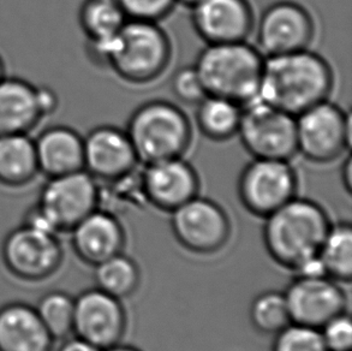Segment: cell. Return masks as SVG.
Segmentation results:
<instances>
[{
  "label": "cell",
  "mask_w": 352,
  "mask_h": 351,
  "mask_svg": "<svg viewBox=\"0 0 352 351\" xmlns=\"http://www.w3.org/2000/svg\"><path fill=\"white\" fill-rule=\"evenodd\" d=\"M331 225L321 204L295 196L265 218L263 243L276 264L295 270L300 264L319 255Z\"/></svg>",
  "instance_id": "cell-3"
},
{
  "label": "cell",
  "mask_w": 352,
  "mask_h": 351,
  "mask_svg": "<svg viewBox=\"0 0 352 351\" xmlns=\"http://www.w3.org/2000/svg\"><path fill=\"white\" fill-rule=\"evenodd\" d=\"M96 288L116 299L133 296L141 284V270L133 259L123 253L94 266Z\"/></svg>",
  "instance_id": "cell-25"
},
{
  "label": "cell",
  "mask_w": 352,
  "mask_h": 351,
  "mask_svg": "<svg viewBox=\"0 0 352 351\" xmlns=\"http://www.w3.org/2000/svg\"><path fill=\"white\" fill-rule=\"evenodd\" d=\"M272 351H329L319 328L291 323L274 334Z\"/></svg>",
  "instance_id": "cell-29"
},
{
  "label": "cell",
  "mask_w": 352,
  "mask_h": 351,
  "mask_svg": "<svg viewBox=\"0 0 352 351\" xmlns=\"http://www.w3.org/2000/svg\"><path fill=\"white\" fill-rule=\"evenodd\" d=\"M6 76H8V67H6L4 58L0 54V81Z\"/></svg>",
  "instance_id": "cell-36"
},
{
  "label": "cell",
  "mask_w": 352,
  "mask_h": 351,
  "mask_svg": "<svg viewBox=\"0 0 352 351\" xmlns=\"http://www.w3.org/2000/svg\"><path fill=\"white\" fill-rule=\"evenodd\" d=\"M102 351H142L138 349V348L133 347V345H128V344H122V343H118V344H116V345H112V347L107 348L105 350Z\"/></svg>",
  "instance_id": "cell-35"
},
{
  "label": "cell",
  "mask_w": 352,
  "mask_h": 351,
  "mask_svg": "<svg viewBox=\"0 0 352 351\" xmlns=\"http://www.w3.org/2000/svg\"><path fill=\"white\" fill-rule=\"evenodd\" d=\"M54 343L33 306L10 302L0 307V351H53Z\"/></svg>",
  "instance_id": "cell-21"
},
{
  "label": "cell",
  "mask_w": 352,
  "mask_h": 351,
  "mask_svg": "<svg viewBox=\"0 0 352 351\" xmlns=\"http://www.w3.org/2000/svg\"><path fill=\"white\" fill-rule=\"evenodd\" d=\"M128 328V315L122 301L93 288L75 297L74 336L100 350L122 342Z\"/></svg>",
  "instance_id": "cell-14"
},
{
  "label": "cell",
  "mask_w": 352,
  "mask_h": 351,
  "mask_svg": "<svg viewBox=\"0 0 352 351\" xmlns=\"http://www.w3.org/2000/svg\"><path fill=\"white\" fill-rule=\"evenodd\" d=\"M41 176L33 135L0 136V187L8 190L28 188Z\"/></svg>",
  "instance_id": "cell-22"
},
{
  "label": "cell",
  "mask_w": 352,
  "mask_h": 351,
  "mask_svg": "<svg viewBox=\"0 0 352 351\" xmlns=\"http://www.w3.org/2000/svg\"><path fill=\"white\" fill-rule=\"evenodd\" d=\"M59 107V98L47 86L17 76L0 81V136L32 135Z\"/></svg>",
  "instance_id": "cell-10"
},
{
  "label": "cell",
  "mask_w": 352,
  "mask_h": 351,
  "mask_svg": "<svg viewBox=\"0 0 352 351\" xmlns=\"http://www.w3.org/2000/svg\"><path fill=\"white\" fill-rule=\"evenodd\" d=\"M170 214L172 233L188 252L210 255L220 252L229 242V215L213 200L197 195Z\"/></svg>",
  "instance_id": "cell-12"
},
{
  "label": "cell",
  "mask_w": 352,
  "mask_h": 351,
  "mask_svg": "<svg viewBox=\"0 0 352 351\" xmlns=\"http://www.w3.org/2000/svg\"><path fill=\"white\" fill-rule=\"evenodd\" d=\"M298 175L287 160L255 159L237 180L238 199L249 213L266 218L297 196Z\"/></svg>",
  "instance_id": "cell-8"
},
{
  "label": "cell",
  "mask_w": 352,
  "mask_h": 351,
  "mask_svg": "<svg viewBox=\"0 0 352 351\" xmlns=\"http://www.w3.org/2000/svg\"><path fill=\"white\" fill-rule=\"evenodd\" d=\"M243 106L232 100L207 95L196 105V127L214 142H224L237 136Z\"/></svg>",
  "instance_id": "cell-23"
},
{
  "label": "cell",
  "mask_w": 352,
  "mask_h": 351,
  "mask_svg": "<svg viewBox=\"0 0 352 351\" xmlns=\"http://www.w3.org/2000/svg\"><path fill=\"white\" fill-rule=\"evenodd\" d=\"M249 315L254 328L262 334L274 336L291 323L284 292L273 290L257 295L252 299Z\"/></svg>",
  "instance_id": "cell-28"
},
{
  "label": "cell",
  "mask_w": 352,
  "mask_h": 351,
  "mask_svg": "<svg viewBox=\"0 0 352 351\" xmlns=\"http://www.w3.org/2000/svg\"><path fill=\"white\" fill-rule=\"evenodd\" d=\"M191 10V23L206 43L247 41L255 27L249 0H200Z\"/></svg>",
  "instance_id": "cell-18"
},
{
  "label": "cell",
  "mask_w": 352,
  "mask_h": 351,
  "mask_svg": "<svg viewBox=\"0 0 352 351\" xmlns=\"http://www.w3.org/2000/svg\"><path fill=\"white\" fill-rule=\"evenodd\" d=\"M138 164L125 129L104 124L83 136V170L100 184L130 175Z\"/></svg>",
  "instance_id": "cell-15"
},
{
  "label": "cell",
  "mask_w": 352,
  "mask_h": 351,
  "mask_svg": "<svg viewBox=\"0 0 352 351\" xmlns=\"http://www.w3.org/2000/svg\"><path fill=\"white\" fill-rule=\"evenodd\" d=\"M291 323L321 328L346 310V296L329 277H297L284 291Z\"/></svg>",
  "instance_id": "cell-16"
},
{
  "label": "cell",
  "mask_w": 352,
  "mask_h": 351,
  "mask_svg": "<svg viewBox=\"0 0 352 351\" xmlns=\"http://www.w3.org/2000/svg\"><path fill=\"white\" fill-rule=\"evenodd\" d=\"M91 48L94 62L133 86L157 81L172 61L171 39L155 22L128 19L111 41Z\"/></svg>",
  "instance_id": "cell-2"
},
{
  "label": "cell",
  "mask_w": 352,
  "mask_h": 351,
  "mask_svg": "<svg viewBox=\"0 0 352 351\" xmlns=\"http://www.w3.org/2000/svg\"><path fill=\"white\" fill-rule=\"evenodd\" d=\"M265 57L247 41L207 43L194 67L208 95L245 106L258 99Z\"/></svg>",
  "instance_id": "cell-4"
},
{
  "label": "cell",
  "mask_w": 352,
  "mask_h": 351,
  "mask_svg": "<svg viewBox=\"0 0 352 351\" xmlns=\"http://www.w3.org/2000/svg\"><path fill=\"white\" fill-rule=\"evenodd\" d=\"M100 183L85 170L46 178L36 206L59 233L72 228L99 209Z\"/></svg>",
  "instance_id": "cell-11"
},
{
  "label": "cell",
  "mask_w": 352,
  "mask_h": 351,
  "mask_svg": "<svg viewBox=\"0 0 352 351\" xmlns=\"http://www.w3.org/2000/svg\"><path fill=\"white\" fill-rule=\"evenodd\" d=\"M324 345L329 351H351L352 323L350 315L339 314L320 328Z\"/></svg>",
  "instance_id": "cell-32"
},
{
  "label": "cell",
  "mask_w": 352,
  "mask_h": 351,
  "mask_svg": "<svg viewBox=\"0 0 352 351\" xmlns=\"http://www.w3.org/2000/svg\"><path fill=\"white\" fill-rule=\"evenodd\" d=\"M334 72L310 48L265 57L258 99L292 116L329 99Z\"/></svg>",
  "instance_id": "cell-1"
},
{
  "label": "cell",
  "mask_w": 352,
  "mask_h": 351,
  "mask_svg": "<svg viewBox=\"0 0 352 351\" xmlns=\"http://www.w3.org/2000/svg\"><path fill=\"white\" fill-rule=\"evenodd\" d=\"M34 308L54 341H64L74 334L75 297L72 295L62 290L50 291Z\"/></svg>",
  "instance_id": "cell-27"
},
{
  "label": "cell",
  "mask_w": 352,
  "mask_h": 351,
  "mask_svg": "<svg viewBox=\"0 0 352 351\" xmlns=\"http://www.w3.org/2000/svg\"><path fill=\"white\" fill-rule=\"evenodd\" d=\"M171 89L182 104L194 106L208 95L194 65H186L175 72L172 76Z\"/></svg>",
  "instance_id": "cell-31"
},
{
  "label": "cell",
  "mask_w": 352,
  "mask_h": 351,
  "mask_svg": "<svg viewBox=\"0 0 352 351\" xmlns=\"http://www.w3.org/2000/svg\"><path fill=\"white\" fill-rule=\"evenodd\" d=\"M125 131L143 165L184 157L192 142L186 112L167 100H149L133 109Z\"/></svg>",
  "instance_id": "cell-5"
},
{
  "label": "cell",
  "mask_w": 352,
  "mask_h": 351,
  "mask_svg": "<svg viewBox=\"0 0 352 351\" xmlns=\"http://www.w3.org/2000/svg\"><path fill=\"white\" fill-rule=\"evenodd\" d=\"M1 259L17 279L38 283L51 278L62 267L64 249L58 235L22 224L5 236Z\"/></svg>",
  "instance_id": "cell-9"
},
{
  "label": "cell",
  "mask_w": 352,
  "mask_h": 351,
  "mask_svg": "<svg viewBox=\"0 0 352 351\" xmlns=\"http://www.w3.org/2000/svg\"><path fill=\"white\" fill-rule=\"evenodd\" d=\"M351 114L324 100L296 116L297 154L307 162L324 165L348 153L351 143Z\"/></svg>",
  "instance_id": "cell-6"
},
{
  "label": "cell",
  "mask_w": 352,
  "mask_h": 351,
  "mask_svg": "<svg viewBox=\"0 0 352 351\" xmlns=\"http://www.w3.org/2000/svg\"><path fill=\"white\" fill-rule=\"evenodd\" d=\"M319 257L326 275L338 283L352 278V226L348 222L332 224L320 248Z\"/></svg>",
  "instance_id": "cell-26"
},
{
  "label": "cell",
  "mask_w": 352,
  "mask_h": 351,
  "mask_svg": "<svg viewBox=\"0 0 352 351\" xmlns=\"http://www.w3.org/2000/svg\"><path fill=\"white\" fill-rule=\"evenodd\" d=\"M200 0H176L177 4L183 5V6H186V8H192L194 5L197 4Z\"/></svg>",
  "instance_id": "cell-37"
},
{
  "label": "cell",
  "mask_w": 352,
  "mask_h": 351,
  "mask_svg": "<svg viewBox=\"0 0 352 351\" xmlns=\"http://www.w3.org/2000/svg\"><path fill=\"white\" fill-rule=\"evenodd\" d=\"M237 136L255 159L291 162L297 156L295 116L260 99L243 106Z\"/></svg>",
  "instance_id": "cell-7"
},
{
  "label": "cell",
  "mask_w": 352,
  "mask_h": 351,
  "mask_svg": "<svg viewBox=\"0 0 352 351\" xmlns=\"http://www.w3.org/2000/svg\"><path fill=\"white\" fill-rule=\"evenodd\" d=\"M147 204L171 213L200 191V177L184 157L143 165L140 171Z\"/></svg>",
  "instance_id": "cell-17"
},
{
  "label": "cell",
  "mask_w": 352,
  "mask_h": 351,
  "mask_svg": "<svg viewBox=\"0 0 352 351\" xmlns=\"http://www.w3.org/2000/svg\"><path fill=\"white\" fill-rule=\"evenodd\" d=\"M128 19L117 0H85L78 22L89 46H101L118 34Z\"/></svg>",
  "instance_id": "cell-24"
},
{
  "label": "cell",
  "mask_w": 352,
  "mask_h": 351,
  "mask_svg": "<svg viewBox=\"0 0 352 351\" xmlns=\"http://www.w3.org/2000/svg\"><path fill=\"white\" fill-rule=\"evenodd\" d=\"M342 182H343L344 188L346 190V193L351 194L352 162L351 158L349 157V156L343 162V167H342Z\"/></svg>",
  "instance_id": "cell-34"
},
{
  "label": "cell",
  "mask_w": 352,
  "mask_h": 351,
  "mask_svg": "<svg viewBox=\"0 0 352 351\" xmlns=\"http://www.w3.org/2000/svg\"><path fill=\"white\" fill-rule=\"evenodd\" d=\"M34 146L40 173L45 178L83 170V135L64 124L38 129Z\"/></svg>",
  "instance_id": "cell-20"
},
{
  "label": "cell",
  "mask_w": 352,
  "mask_h": 351,
  "mask_svg": "<svg viewBox=\"0 0 352 351\" xmlns=\"http://www.w3.org/2000/svg\"><path fill=\"white\" fill-rule=\"evenodd\" d=\"M57 351H102L99 348L94 347L91 343L83 341L81 338L76 336H70V337L64 339L62 345L58 348Z\"/></svg>",
  "instance_id": "cell-33"
},
{
  "label": "cell",
  "mask_w": 352,
  "mask_h": 351,
  "mask_svg": "<svg viewBox=\"0 0 352 351\" xmlns=\"http://www.w3.org/2000/svg\"><path fill=\"white\" fill-rule=\"evenodd\" d=\"M72 246L77 257L87 265H99L125 247V230L118 217L96 209L72 228Z\"/></svg>",
  "instance_id": "cell-19"
},
{
  "label": "cell",
  "mask_w": 352,
  "mask_h": 351,
  "mask_svg": "<svg viewBox=\"0 0 352 351\" xmlns=\"http://www.w3.org/2000/svg\"><path fill=\"white\" fill-rule=\"evenodd\" d=\"M117 3L126 19L155 23L166 19L177 5L176 0H117Z\"/></svg>",
  "instance_id": "cell-30"
},
{
  "label": "cell",
  "mask_w": 352,
  "mask_h": 351,
  "mask_svg": "<svg viewBox=\"0 0 352 351\" xmlns=\"http://www.w3.org/2000/svg\"><path fill=\"white\" fill-rule=\"evenodd\" d=\"M254 30L255 47L263 57H271L310 48L316 34V24L303 5L279 0L262 11Z\"/></svg>",
  "instance_id": "cell-13"
}]
</instances>
